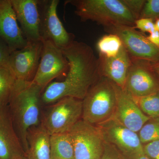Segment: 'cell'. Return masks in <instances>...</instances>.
Returning a JSON list of instances; mask_svg holds the SVG:
<instances>
[{
    "instance_id": "603a6c76",
    "label": "cell",
    "mask_w": 159,
    "mask_h": 159,
    "mask_svg": "<svg viewBox=\"0 0 159 159\" xmlns=\"http://www.w3.org/2000/svg\"><path fill=\"white\" fill-rule=\"evenodd\" d=\"M138 134L143 145L159 140V119H151Z\"/></svg>"
},
{
    "instance_id": "7c38bea8",
    "label": "cell",
    "mask_w": 159,
    "mask_h": 159,
    "mask_svg": "<svg viewBox=\"0 0 159 159\" xmlns=\"http://www.w3.org/2000/svg\"><path fill=\"white\" fill-rule=\"evenodd\" d=\"M43 49V41H28L23 48L11 52L9 66L16 79L33 80L39 66Z\"/></svg>"
},
{
    "instance_id": "8fae6325",
    "label": "cell",
    "mask_w": 159,
    "mask_h": 159,
    "mask_svg": "<svg viewBox=\"0 0 159 159\" xmlns=\"http://www.w3.org/2000/svg\"><path fill=\"white\" fill-rule=\"evenodd\" d=\"M150 63L131 58L124 89L131 97H145L159 90V79Z\"/></svg>"
},
{
    "instance_id": "7402d4cb",
    "label": "cell",
    "mask_w": 159,
    "mask_h": 159,
    "mask_svg": "<svg viewBox=\"0 0 159 159\" xmlns=\"http://www.w3.org/2000/svg\"><path fill=\"white\" fill-rule=\"evenodd\" d=\"M132 98L143 113L151 119H159V90L148 96Z\"/></svg>"
},
{
    "instance_id": "9c48e42d",
    "label": "cell",
    "mask_w": 159,
    "mask_h": 159,
    "mask_svg": "<svg viewBox=\"0 0 159 159\" xmlns=\"http://www.w3.org/2000/svg\"><path fill=\"white\" fill-rule=\"evenodd\" d=\"M109 34L118 35L132 59L152 63L159 62V48L130 26L111 25L104 27Z\"/></svg>"
},
{
    "instance_id": "83f0119b",
    "label": "cell",
    "mask_w": 159,
    "mask_h": 159,
    "mask_svg": "<svg viewBox=\"0 0 159 159\" xmlns=\"http://www.w3.org/2000/svg\"><path fill=\"white\" fill-rule=\"evenodd\" d=\"M134 28L139 29L143 32H148L150 34L156 30L153 20L146 18L136 20Z\"/></svg>"
},
{
    "instance_id": "4dcf8cb0",
    "label": "cell",
    "mask_w": 159,
    "mask_h": 159,
    "mask_svg": "<svg viewBox=\"0 0 159 159\" xmlns=\"http://www.w3.org/2000/svg\"><path fill=\"white\" fill-rule=\"evenodd\" d=\"M154 70L155 71L159 79V62L153 63L152 64Z\"/></svg>"
},
{
    "instance_id": "7a4b0ae2",
    "label": "cell",
    "mask_w": 159,
    "mask_h": 159,
    "mask_svg": "<svg viewBox=\"0 0 159 159\" xmlns=\"http://www.w3.org/2000/svg\"><path fill=\"white\" fill-rule=\"evenodd\" d=\"M43 91L33 81L16 79L8 105L15 129L25 153L28 148V131L39 123Z\"/></svg>"
},
{
    "instance_id": "44dd1931",
    "label": "cell",
    "mask_w": 159,
    "mask_h": 159,
    "mask_svg": "<svg viewBox=\"0 0 159 159\" xmlns=\"http://www.w3.org/2000/svg\"><path fill=\"white\" fill-rule=\"evenodd\" d=\"M97 46L99 57L110 58L119 54L123 44L118 35L109 34L101 37L97 42Z\"/></svg>"
},
{
    "instance_id": "ffe728a7",
    "label": "cell",
    "mask_w": 159,
    "mask_h": 159,
    "mask_svg": "<svg viewBox=\"0 0 159 159\" xmlns=\"http://www.w3.org/2000/svg\"><path fill=\"white\" fill-rule=\"evenodd\" d=\"M16 78L10 69L0 66V107L9 105Z\"/></svg>"
},
{
    "instance_id": "4316f807",
    "label": "cell",
    "mask_w": 159,
    "mask_h": 159,
    "mask_svg": "<svg viewBox=\"0 0 159 159\" xmlns=\"http://www.w3.org/2000/svg\"><path fill=\"white\" fill-rule=\"evenodd\" d=\"M11 54V52L9 46L0 38V66L5 67L10 69L9 59Z\"/></svg>"
},
{
    "instance_id": "30bf717a",
    "label": "cell",
    "mask_w": 159,
    "mask_h": 159,
    "mask_svg": "<svg viewBox=\"0 0 159 159\" xmlns=\"http://www.w3.org/2000/svg\"><path fill=\"white\" fill-rule=\"evenodd\" d=\"M42 41L40 61L32 81L43 90L54 79L63 77L64 79L68 72L69 64L61 49L50 41Z\"/></svg>"
},
{
    "instance_id": "cb8c5ba5",
    "label": "cell",
    "mask_w": 159,
    "mask_h": 159,
    "mask_svg": "<svg viewBox=\"0 0 159 159\" xmlns=\"http://www.w3.org/2000/svg\"><path fill=\"white\" fill-rule=\"evenodd\" d=\"M142 18H159V0L145 1L139 19Z\"/></svg>"
},
{
    "instance_id": "277c9868",
    "label": "cell",
    "mask_w": 159,
    "mask_h": 159,
    "mask_svg": "<svg viewBox=\"0 0 159 159\" xmlns=\"http://www.w3.org/2000/svg\"><path fill=\"white\" fill-rule=\"evenodd\" d=\"M82 119L97 125L111 119L116 105L113 82L101 76L89 89L82 100Z\"/></svg>"
},
{
    "instance_id": "ba28073f",
    "label": "cell",
    "mask_w": 159,
    "mask_h": 159,
    "mask_svg": "<svg viewBox=\"0 0 159 159\" xmlns=\"http://www.w3.org/2000/svg\"><path fill=\"white\" fill-rule=\"evenodd\" d=\"M59 0H39L42 39L49 40L62 49L74 41V35L64 27L57 13Z\"/></svg>"
},
{
    "instance_id": "1f68e13d",
    "label": "cell",
    "mask_w": 159,
    "mask_h": 159,
    "mask_svg": "<svg viewBox=\"0 0 159 159\" xmlns=\"http://www.w3.org/2000/svg\"><path fill=\"white\" fill-rule=\"evenodd\" d=\"M12 159H27L26 155L23 154L17 155L13 157Z\"/></svg>"
},
{
    "instance_id": "5b68a950",
    "label": "cell",
    "mask_w": 159,
    "mask_h": 159,
    "mask_svg": "<svg viewBox=\"0 0 159 159\" xmlns=\"http://www.w3.org/2000/svg\"><path fill=\"white\" fill-rule=\"evenodd\" d=\"M96 126L104 142L114 145L125 158L137 159L145 155L138 133L112 119Z\"/></svg>"
},
{
    "instance_id": "9a60e30c",
    "label": "cell",
    "mask_w": 159,
    "mask_h": 159,
    "mask_svg": "<svg viewBox=\"0 0 159 159\" xmlns=\"http://www.w3.org/2000/svg\"><path fill=\"white\" fill-rule=\"evenodd\" d=\"M0 38L9 46L11 53L23 48L28 43L10 0H0Z\"/></svg>"
},
{
    "instance_id": "52a82bcc",
    "label": "cell",
    "mask_w": 159,
    "mask_h": 159,
    "mask_svg": "<svg viewBox=\"0 0 159 159\" xmlns=\"http://www.w3.org/2000/svg\"><path fill=\"white\" fill-rule=\"evenodd\" d=\"M74 148V159H101L104 141L97 126L80 119L68 132Z\"/></svg>"
},
{
    "instance_id": "8992f818",
    "label": "cell",
    "mask_w": 159,
    "mask_h": 159,
    "mask_svg": "<svg viewBox=\"0 0 159 159\" xmlns=\"http://www.w3.org/2000/svg\"><path fill=\"white\" fill-rule=\"evenodd\" d=\"M51 108L42 124L50 135L68 132L82 118L81 99L64 97L54 102Z\"/></svg>"
},
{
    "instance_id": "5bb4252c",
    "label": "cell",
    "mask_w": 159,
    "mask_h": 159,
    "mask_svg": "<svg viewBox=\"0 0 159 159\" xmlns=\"http://www.w3.org/2000/svg\"><path fill=\"white\" fill-rule=\"evenodd\" d=\"M10 2L25 39L29 42L42 41L40 33L38 0H10Z\"/></svg>"
},
{
    "instance_id": "2e32d148",
    "label": "cell",
    "mask_w": 159,
    "mask_h": 159,
    "mask_svg": "<svg viewBox=\"0 0 159 159\" xmlns=\"http://www.w3.org/2000/svg\"><path fill=\"white\" fill-rule=\"evenodd\" d=\"M25 152L13 125L8 109L0 110V159H12Z\"/></svg>"
},
{
    "instance_id": "e0dca14e",
    "label": "cell",
    "mask_w": 159,
    "mask_h": 159,
    "mask_svg": "<svg viewBox=\"0 0 159 159\" xmlns=\"http://www.w3.org/2000/svg\"><path fill=\"white\" fill-rule=\"evenodd\" d=\"M99 72L101 76L106 77L123 89L125 88L131 58L124 46L115 57H99Z\"/></svg>"
},
{
    "instance_id": "e575fe53",
    "label": "cell",
    "mask_w": 159,
    "mask_h": 159,
    "mask_svg": "<svg viewBox=\"0 0 159 159\" xmlns=\"http://www.w3.org/2000/svg\"><path fill=\"white\" fill-rule=\"evenodd\" d=\"M1 107H0V110H1Z\"/></svg>"
},
{
    "instance_id": "d4e9b609",
    "label": "cell",
    "mask_w": 159,
    "mask_h": 159,
    "mask_svg": "<svg viewBox=\"0 0 159 159\" xmlns=\"http://www.w3.org/2000/svg\"><path fill=\"white\" fill-rule=\"evenodd\" d=\"M136 20L140 18L141 11L145 2L144 0H122Z\"/></svg>"
},
{
    "instance_id": "f1b7e54d",
    "label": "cell",
    "mask_w": 159,
    "mask_h": 159,
    "mask_svg": "<svg viewBox=\"0 0 159 159\" xmlns=\"http://www.w3.org/2000/svg\"><path fill=\"white\" fill-rule=\"evenodd\" d=\"M145 155L150 159H159V140L143 145Z\"/></svg>"
},
{
    "instance_id": "ac0fdd59",
    "label": "cell",
    "mask_w": 159,
    "mask_h": 159,
    "mask_svg": "<svg viewBox=\"0 0 159 159\" xmlns=\"http://www.w3.org/2000/svg\"><path fill=\"white\" fill-rule=\"evenodd\" d=\"M50 136L42 125L30 129L27 136V159H51Z\"/></svg>"
},
{
    "instance_id": "484cf974",
    "label": "cell",
    "mask_w": 159,
    "mask_h": 159,
    "mask_svg": "<svg viewBox=\"0 0 159 159\" xmlns=\"http://www.w3.org/2000/svg\"><path fill=\"white\" fill-rule=\"evenodd\" d=\"M101 159H126L114 145L104 142V151Z\"/></svg>"
},
{
    "instance_id": "f546056e",
    "label": "cell",
    "mask_w": 159,
    "mask_h": 159,
    "mask_svg": "<svg viewBox=\"0 0 159 159\" xmlns=\"http://www.w3.org/2000/svg\"><path fill=\"white\" fill-rule=\"evenodd\" d=\"M147 39L152 43L159 48V32L155 30L152 33H150V35L147 37Z\"/></svg>"
},
{
    "instance_id": "836d02e7",
    "label": "cell",
    "mask_w": 159,
    "mask_h": 159,
    "mask_svg": "<svg viewBox=\"0 0 159 159\" xmlns=\"http://www.w3.org/2000/svg\"><path fill=\"white\" fill-rule=\"evenodd\" d=\"M137 159H150L147 156L144 155H142V156L139 157Z\"/></svg>"
},
{
    "instance_id": "4fadbf2b",
    "label": "cell",
    "mask_w": 159,
    "mask_h": 159,
    "mask_svg": "<svg viewBox=\"0 0 159 159\" xmlns=\"http://www.w3.org/2000/svg\"><path fill=\"white\" fill-rule=\"evenodd\" d=\"M116 94V105L111 119L138 133L150 118L142 112L132 97L124 89L114 84Z\"/></svg>"
},
{
    "instance_id": "d6986e66",
    "label": "cell",
    "mask_w": 159,
    "mask_h": 159,
    "mask_svg": "<svg viewBox=\"0 0 159 159\" xmlns=\"http://www.w3.org/2000/svg\"><path fill=\"white\" fill-rule=\"evenodd\" d=\"M51 159H74V148L69 132L50 136Z\"/></svg>"
},
{
    "instance_id": "3957f363",
    "label": "cell",
    "mask_w": 159,
    "mask_h": 159,
    "mask_svg": "<svg viewBox=\"0 0 159 159\" xmlns=\"http://www.w3.org/2000/svg\"><path fill=\"white\" fill-rule=\"evenodd\" d=\"M75 13L83 21L91 20L103 27L125 25L134 27L136 20L122 0H70Z\"/></svg>"
},
{
    "instance_id": "6da1fadb",
    "label": "cell",
    "mask_w": 159,
    "mask_h": 159,
    "mask_svg": "<svg viewBox=\"0 0 159 159\" xmlns=\"http://www.w3.org/2000/svg\"><path fill=\"white\" fill-rule=\"evenodd\" d=\"M61 50L69 62L68 72L63 80L51 83L43 91L41 99L45 104L66 97L83 100L101 77L99 59L88 45L74 41Z\"/></svg>"
},
{
    "instance_id": "d6a6232c",
    "label": "cell",
    "mask_w": 159,
    "mask_h": 159,
    "mask_svg": "<svg viewBox=\"0 0 159 159\" xmlns=\"http://www.w3.org/2000/svg\"><path fill=\"white\" fill-rule=\"evenodd\" d=\"M156 30L159 32V18L157 19L155 23Z\"/></svg>"
}]
</instances>
